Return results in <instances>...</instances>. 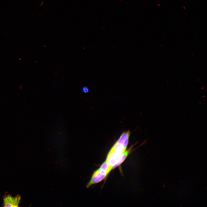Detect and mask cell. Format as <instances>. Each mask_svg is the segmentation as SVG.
Instances as JSON below:
<instances>
[{
    "mask_svg": "<svg viewBox=\"0 0 207 207\" xmlns=\"http://www.w3.org/2000/svg\"><path fill=\"white\" fill-rule=\"evenodd\" d=\"M130 134V132L129 130L125 131L122 134L116 142L120 143H124L125 140L129 138Z\"/></svg>",
    "mask_w": 207,
    "mask_h": 207,
    "instance_id": "cell-3",
    "label": "cell"
},
{
    "mask_svg": "<svg viewBox=\"0 0 207 207\" xmlns=\"http://www.w3.org/2000/svg\"><path fill=\"white\" fill-rule=\"evenodd\" d=\"M82 91L84 93H88L89 91V89L87 87L84 86L81 88Z\"/></svg>",
    "mask_w": 207,
    "mask_h": 207,
    "instance_id": "cell-4",
    "label": "cell"
},
{
    "mask_svg": "<svg viewBox=\"0 0 207 207\" xmlns=\"http://www.w3.org/2000/svg\"><path fill=\"white\" fill-rule=\"evenodd\" d=\"M110 171L108 164L105 161L98 169L94 172L90 180L87 185V187L88 188L92 185L101 181Z\"/></svg>",
    "mask_w": 207,
    "mask_h": 207,
    "instance_id": "cell-1",
    "label": "cell"
},
{
    "mask_svg": "<svg viewBox=\"0 0 207 207\" xmlns=\"http://www.w3.org/2000/svg\"><path fill=\"white\" fill-rule=\"evenodd\" d=\"M21 196L19 194L13 197L9 194L5 195L3 198L4 207H17L20 202Z\"/></svg>",
    "mask_w": 207,
    "mask_h": 207,
    "instance_id": "cell-2",
    "label": "cell"
}]
</instances>
